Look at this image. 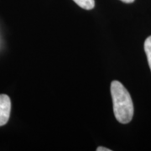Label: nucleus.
<instances>
[{"instance_id":"1","label":"nucleus","mask_w":151,"mask_h":151,"mask_svg":"<svg viewBox=\"0 0 151 151\" xmlns=\"http://www.w3.org/2000/svg\"><path fill=\"white\" fill-rule=\"evenodd\" d=\"M113 112L116 119L121 124H129L134 116V104L129 92L119 81L111 83Z\"/></svg>"},{"instance_id":"6","label":"nucleus","mask_w":151,"mask_h":151,"mask_svg":"<svg viewBox=\"0 0 151 151\" xmlns=\"http://www.w3.org/2000/svg\"><path fill=\"white\" fill-rule=\"evenodd\" d=\"M121 1L124 3H127V4H131V3L134 2V0H121Z\"/></svg>"},{"instance_id":"3","label":"nucleus","mask_w":151,"mask_h":151,"mask_svg":"<svg viewBox=\"0 0 151 151\" xmlns=\"http://www.w3.org/2000/svg\"><path fill=\"white\" fill-rule=\"evenodd\" d=\"M76 4L78 6H80L81 8L86 9V10H90L92 9L95 6V1L94 0H73Z\"/></svg>"},{"instance_id":"2","label":"nucleus","mask_w":151,"mask_h":151,"mask_svg":"<svg viewBox=\"0 0 151 151\" xmlns=\"http://www.w3.org/2000/svg\"><path fill=\"white\" fill-rule=\"evenodd\" d=\"M10 112V98L5 94H0V126H4L8 123Z\"/></svg>"},{"instance_id":"5","label":"nucleus","mask_w":151,"mask_h":151,"mask_svg":"<svg viewBox=\"0 0 151 151\" xmlns=\"http://www.w3.org/2000/svg\"><path fill=\"white\" fill-rule=\"evenodd\" d=\"M111 150H109L108 148H105V147H98L97 149V151H110Z\"/></svg>"},{"instance_id":"4","label":"nucleus","mask_w":151,"mask_h":151,"mask_svg":"<svg viewBox=\"0 0 151 151\" xmlns=\"http://www.w3.org/2000/svg\"><path fill=\"white\" fill-rule=\"evenodd\" d=\"M145 50L148 63L151 70V35L147 38L145 41Z\"/></svg>"}]
</instances>
